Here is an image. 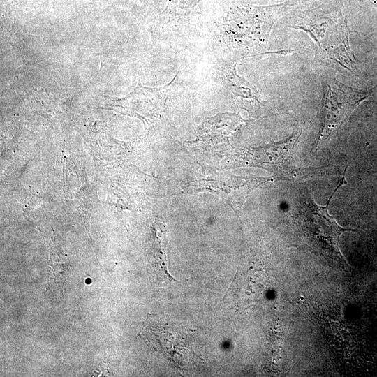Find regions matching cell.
Segmentation results:
<instances>
[{"label":"cell","instance_id":"277c9868","mask_svg":"<svg viewBox=\"0 0 377 377\" xmlns=\"http://www.w3.org/2000/svg\"><path fill=\"white\" fill-rule=\"evenodd\" d=\"M377 84L369 91H359L335 78H327L321 109V124L316 149L338 131L358 105L370 96Z\"/></svg>","mask_w":377,"mask_h":377},{"label":"cell","instance_id":"5b68a950","mask_svg":"<svg viewBox=\"0 0 377 377\" xmlns=\"http://www.w3.org/2000/svg\"><path fill=\"white\" fill-rule=\"evenodd\" d=\"M188 332L174 323L161 324L148 316L140 336L154 348L178 366L193 360L195 354L188 341Z\"/></svg>","mask_w":377,"mask_h":377},{"label":"cell","instance_id":"8992f818","mask_svg":"<svg viewBox=\"0 0 377 377\" xmlns=\"http://www.w3.org/2000/svg\"><path fill=\"white\" fill-rule=\"evenodd\" d=\"M301 132H293L285 140L261 149L256 150L253 155V161L256 163L267 164L274 165L273 168L278 170L281 175L290 177L293 163L295 158V146L301 135Z\"/></svg>","mask_w":377,"mask_h":377},{"label":"cell","instance_id":"6da1fadb","mask_svg":"<svg viewBox=\"0 0 377 377\" xmlns=\"http://www.w3.org/2000/svg\"><path fill=\"white\" fill-rule=\"evenodd\" d=\"M289 27L306 33L318 47L319 56L353 73L357 59L349 45L353 31L342 13L341 0H323L316 6L293 11Z\"/></svg>","mask_w":377,"mask_h":377},{"label":"cell","instance_id":"3957f363","mask_svg":"<svg viewBox=\"0 0 377 377\" xmlns=\"http://www.w3.org/2000/svg\"><path fill=\"white\" fill-rule=\"evenodd\" d=\"M297 3V0H288L273 6L235 7L225 20L226 34L239 43L246 41L249 45L263 43L276 20Z\"/></svg>","mask_w":377,"mask_h":377},{"label":"cell","instance_id":"52a82bcc","mask_svg":"<svg viewBox=\"0 0 377 377\" xmlns=\"http://www.w3.org/2000/svg\"><path fill=\"white\" fill-rule=\"evenodd\" d=\"M219 75L222 83L235 94L258 100V93L256 88L244 77L237 75L235 66L221 68Z\"/></svg>","mask_w":377,"mask_h":377},{"label":"cell","instance_id":"ba28073f","mask_svg":"<svg viewBox=\"0 0 377 377\" xmlns=\"http://www.w3.org/2000/svg\"><path fill=\"white\" fill-rule=\"evenodd\" d=\"M199 1L200 0H168L162 15L170 19L186 18Z\"/></svg>","mask_w":377,"mask_h":377},{"label":"cell","instance_id":"7a4b0ae2","mask_svg":"<svg viewBox=\"0 0 377 377\" xmlns=\"http://www.w3.org/2000/svg\"><path fill=\"white\" fill-rule=\"evenodd\" d=\"M345 184L343 175L325 207L317 205L309 195L303 196L291 216L290 234L297 247L348 272L351 267L341 251L339 239L343 232L355 230L341 226L328 211L332 196Z\"/></svg>","mask_w":377,"mask_h":377}]
</instances>
